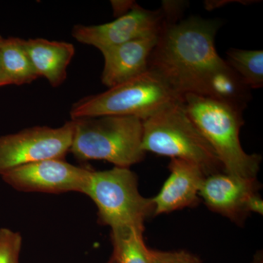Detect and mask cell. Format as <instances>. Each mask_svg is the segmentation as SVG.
<instances>
[{
  "instance_id": "1",
  "label": "cell",
  "mask_w": 263,
  "mask_h": 263,
  "mask_svg": "<svg viewBox=\"0 0 263 263\" xmlns=\"http://www.w3.org/2000/svg\"><path fill=\"white\" fill-rule=\"evenodd\" d=\"M221 25L218 19L167 16L151 53L148 70L180 97L193 94L219 100L238 78L216 51Z\"/></svg>"
},
{
  "instance_id": "2",
  "label": "cell",
  "mask_w": 263,
  "mask_h": 263,
  "mask_svg": "<svg viewBox=\"0 0 263 263\" xmlns=\"http://www.w3.org/2000/svg\"><path fill=\"white\" fill-rule=\"evenodd\" d=\"M183 105L189 117L216 152L224 173L238 177L257 178L262 157L242 148L240 131L243 110L214 99L187 94Z\"/></svg>"
},
{
  "instance_id": "3",
  "label": "cell",
  "mask_w": 263,
  "mask_h": 263,
  "mask_svg": "<svg viewBox=\"0 0 263 263\" xmlns=\"http://www.w3.org/2000/svg\"><path fill=\"white\" fill-rule=\"evenodd\" d=\"M142 149L197 164L207 176L224 172L216 152L189 117L183 98L143 120Z\"/></svg>"
},
{
  "instance_id": "4",
  "label": "cell",
  "mask_w": 263,
  "mask_h": 263,
  "mask_svg": "<svg viewBox=\"0 0 263 263\" xmlns=\"http://www.w3.org/2000/svg\"><path fill=\"white\" fill-rule=\"evenodd\" d=\"M73 135L70 152L77 160H104L129 168L146 156L142 149L143 121L124 116L71 119Z\"/></svg>"
},
{
  "instance_id": "5",
  "label": "cell",
  "mask_w": 263,
  "mask_h": 263,
  "mask_svg": "<svg viewBox=\"0 0 263 263\" xmlns=\"http://www.w3.org/2000/svg\"><path fill=\"white\" fill-rule=\"evenodd\" d=\"M183 98L160 76L148 70L104 92L81 99L71 107L70 115L71 119L124 116L143 121Z\"/></svg>"
},
{
  "instance_id": "6",
  "label": "cell",
  "mask_w": 263,
  "mask_h": 263,
  "mask_svg": "<svg viewBox=\"0 0 263 263\" xmlns=\"http://www.w3.org/2000/svg\"><path fill=\"white\" fill-rule=\"evenodd\" d=\"M84 195L98 208V222L110 230L134 228L144 232V222L154 214L152 198L140 193L138 176L127 167L93 170Z\"/></svg>"
},
{
  "instance_id": "7",
  "label": "cell",
  "mask_w": 263,
  "mask_h": 263,
  "mask_svg": "<svg viewBox=\"0 0 263 263\" xmlns=\"http://www.w3.org/2000/svg\"><path fill=\"white\" fill-rule=\"evenodd\" d=\"M72 135L70 120L60 127L35 126L0 136V176L25 164L65 159L70 151Z\"/></svg>"
},
{
  "instance_id": "8",
  "label": "cell",
  "mask_w": 263,
  "mask_h": 263,
  "mask_svg": "<svg viewBox=\"0 0 263 263\" xmlns=\"http://www.w3.org/2000/svg\"><path fill=\"white\" fill-rule=\"evenodd\" d=\"M92 171L65 159H48L21 166L1 177L12 188L24 193L85 194Z\"/></svg>"
},
{
  "instance_id": "9",
  "label": "cell",
  "mask_w": 263,
  "mask_h": 263,
  "mask_svg": "<svg viewBox=\"0 0 263 263\" xmlns=\"http://www.w3.org/2000/svg\"><path fill=\"white\" fill-rule=\"evenodd\" d=\"M166 20L167 10L163 4L160 9L151 10L135 3L129 12L109 23L76 25L72 35L79 43L102 51L133 40L159 34Z\"/></svg>"
},
{
  "instance_id": "10",
  "label": "cell",
  "mask_w": 263,
  "mask_h": 263,
  "mask_svg": "<svg viewBox=\"0 0 263 263\" xmlns=\"http://www.w3.org/2000/svg\"><path fill=\"white\" fill-rule=\"evenodd\" d=\"M257 178L238 177L226 173L209 175L204 179L199 196L213 212L242 224L248 212L247 202L252 194L258 193Z\"/></svg>"
},
{
  "instance_id": "11",
  "label": "cell",
  "mask_w": 263,
  "mask_h": 263,
  "mask_svg": "<svg viewBox=\"0 0 263 263\" xmlns=\"http://www.w3.org/2000/svg\"><path fill=\"white\" fill-rule=\"evenodd\" d=\"M170 176L160 193L152 198L153 215L196 206L200 202L199 191L206 175L197 164L179 159H171Z\"/></svg>"
},
{
  "instance_id": "12",
  "label": "cell",
  "mask_w": 263,
  "mask_h": 263,
  "mask_svg": "<svg viewBox=\"0 0 263 263\" xmlns=\"http://www.w3.org/2000/svg\"><path fill=\"white\" fill-rule=\"evenodd\" d=\"M159 34L133 40L100 51L103 55V85L112 88L148 70V60Z\"/></svg>"
},
{
  "instance_id": "13",
  "label": "cell",
  "mask_w": 263,
  "mask_h": 263,
  "mask_svg": "<svg viewBox=\"0 0 263 263\" xmlns=\"http://www.w3.org/2000/svg\"><path fill=\"white\" fill-rule=\"evenodd\" d=\"M25 46L34 70L53 87H58L67 79V67L76 49L73 45L44 38L25 40Z\"/></svg>"
},
{
  "instance_id": "14",
  "label": "cell",
  "mask_w": 263,
  "mask_h": 263,
  "mask_svg": "<svg viewBox=\"0 0 263 263\" xmlns=\"http://www.w3.org/2000/svg\"><path fill=\"white\" fill-rule=\"evenodd\" d=\"M0 59L10 85L29 84L40 78L26 49L25 40L4 38L0 43Z\"/></svg>"
},
{
  "instance_id": "15",
  "label": "cell",
  "mask_w": 263,
  "mask_h": 263,
  "mask_svg": "<svg viewBox=\"0 0 263 263\" xmlns=\"http://www.w3.org/2000/svg\"><path fill=\"white\" fill-rule=\"evenodd\" d=\"M143 233L134 228L111 230V257L117 263H151L150 249L145 245Z\"/></svg>"
},
{
  "instance_id": "16",
  "label": "cell",
  "mask_w": 263,
  "mask_h": 263,
  "mask_svg": "<svg viewBox=\"0 0 263 263\" xmlns=\"http://www.w3.org/2000/svg\"><path fill=\"white\" fill-rule=\"evenodd\" d=\"M227 64L250 89L263 86V51L230 48L227 51Z\"/></svg>"
},
{
  "instance_id": "17",
  "label": "cell",
  "mask_w": 263,
  "mask_h": 263,
  "mask_svg": "<svg viewBox=\"0 0 263 263\" xmlns=\"http://www.w3.org/2000/svg\"><path fill=\"white\" fill-rule=\"evenodd\" d=\"M22 236L9 228H0V263H20Z\"/></svg>"
},
{
  "instance_id": "18",
  "label": "cell",
  "mask_w": 263,
  "mask_h": 263,
  "mask_svg": "<svg viewBox=\"0 0 263 263\" xmlns=\"http://www.w3.org/2000/svg\"><path fill=\"white\" fill-rule=\"evenodd\" d=\"M151 263H202L197 256L187 251H158L150 249Z\"/></svg>"
},
{
  "instance_id": "19",
  "label": "cell",
  "mask_w": 263,
  "mask_h": 263,
  "mask_svg": "<svg viewBox=\"0 0 263 263\" xmlns=\"http://www.w3.org/2000/svg\"><path fill=\"white\" fill-rule=\"evenodd\" d=\"M246 207H247V212H248V214L256 213L259 215H262L263 201L258 193H255L250 195L247 200Z\"/></svg>"
},
{
  "instance_id": "20",
  "label": "cell",
  "mask_w": 263,
  "mask_h": 263,
  "mask_svg": "<svg viewBox=\"0 0 263 263\" xmlns=\"http://www.w3.org/2000/svg\"><path fill=\"white\" fill-rule=\"evenodd\" d=\"M112 3H113L112 5L114 6L115 14L118 13L119 16L127 13L135 5V3H132V2H112Z\"/></svg>"
},
{
  "instance_id": "21",
  "label": "cell",
  "mask_w": 263,
  "mask_h": 263,
  "mask_svg": "<svg viewBox=\"0 0 263 263\" xmlns=\"http://www.w3.org/2000/svg\"><path fill=\"white\" fill-rule=\"evenodd\" d=\"M8 85H10L9 81L7 79L6 75H5L4 69H3V65H2L1 59H0V87L8 86Z\"/></svg>"
},
{
  "instance_id": "22",
  "label": "cell",
  "mask_w": 263,
  "mask_h": 263,
  "mask_svg": "<svg viewBox=\"0 0 263 263\" xmlns=\"http://www.w3.org/2000/svg\"><path fill=\"white\" fill-rule=\"evenodd\" d=\"M107 263H117L116 262L115 259L113 258V257H110V259H109L108 262Z\"/></svg>"
},
{
  "instance_id": "23",
  "label": "cell",
  "mask_w": 263,
  "mask_h": 263,
  "mask_svg": "<svg viewBox=\"0 0 263 263\" xmlns=\"http://www.w3.org/2000/svg\"><path fill=\"white\" fill-rule=\"evenodd\" d=\"M3 39H4V38H3V37H2L1 35H0V43H1L2 41H3Z\"/></svg>"
}]
</instances>
